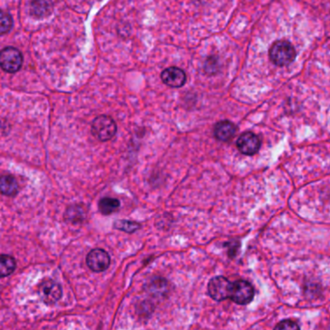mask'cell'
<instances>
[{
    "label": "cell",
    "instance_id": "5b68a950",
    "mask_svg": "<svg viewBox=\"0 0 330 330\" xmlns=\"http://www.w3.org/2000/svg\"><path fill=\"white\" fill-rule=\"evenodd\" d=\"M232 285L233 284L223 276L214 277L208 283V294L216 301L231 298Z\"/></svg>",
    "mask_w": 330,
    "mask_h": 330
},
{
    "label": "cell",
    "instance_id": "3957f363",
    "mask_svg": "<svg viewBox=\"0 0 330 330\" xmlns=\"http://www.w3.org/2000/svg\"><path fill=\"white\" fill-rule=\"evenodd\" d=\"M24 58L19 49L16 47H7L2 49L0 53V65L3 71L16 73L23 66Z\"/></svg>",
    "mask_w": 330,
    "mask_h": 330
},
{
    "label": "cell",
    "instance_id": "e0dca14e",
    "mask_svg": "<svg viewBox=\"0 0 330 330\" xmlns=\"http://www.w3.org/2000/svg\"><path fill=\"white\" fill-rule=\"evenodd\" d=\"M65 217L68 221L76 223L78 221H82L84 215H83V211H82V207L75 206H71L67 209Z\"/></svg>",
    "mask_w": 330,
    "mask_h": 330
},
{
    "label": "cell",
    "instance_id": "7c38bea8",
    "mask_svg": "<svg viewBox=\"0 0 330 330\" xmlns=\"http://www.w3.org/2000/svg\"><path fill=\"white\" fill-rule=\"evenodd\" d=\"M1 193L8 197H14L19 192V185L16 178L12 175H2L0 179Z\"/></svg>",
    "mask_w": 330,
    "mask_h": 330
},
{
    "label": "cell",
    "instance_id": "ac0fdd59",
    "mask_svg": "<svg viewBox=\"0 0 330 330\" xmlns=\"http://www.w3.org/2000/svg\"><path fill=\"white\" fill-rule=\"evenodd\" d=\"M0 31L2 34L9 32L13 26V19L10 14L2 12L0 19Z\"/></svg>",
    "mask_w": 330,
    "mask_h": 330
},
{
    "label": "cell",
    "instance_id": "6da1fadb",
    "mask_svg": "<svg viewBox=\"0 0 330 330\" xmlns=\"http://www.w3.org/2000/svg\"><path fill=\"white\" fill-rule=\"evenodd\" d=\"M269 57L277 66H287L296 57V51L293 46L285 40L275 42L269 49Z\"/></svg>",
    "mask_w": 330,
    "mask_h": 330
},
{
    "label": "cell",
    "instance_id": "2e32d148",
    "mask_svg": "<svg viewBox=\"0 0 330 330\" xmlns=\"http://www.w3.org/2000/svg\"><path fill=\"white\" fill-rule=\"evenodd\" d=\"M114 228L118 231L127 233V234H133V233H136L141 228V224L135 221L118 220L114 223Z\"/></svg>",
    "mask_w": 330,
    "mask_h": 330
},
{
    "label": "cell",
    "instance_id": "d6986e66",
    "mask_svg": "<svg viewBox=\"0 0 330 330\" xmlns=\"http://www.w3.org/2000/svg\"><path fill=\"white\" fill-rule=\"evenodd\" d=\"M299 326L289 320H285L275 327V330H298Z\"/></svg>",
    "mask_w": 330,
    "mask_h": 330
},
{
    "label": "cell",
    "instance_id": "9a60e30c",
    "mask_svg": "<svg viewBox=\"0 0 330 330\" xmlns=\"http://www.w3.org/2000/svg\"><path fill=\"white\" fill-rule=\"evenodd\" d=\"M168 285L165 279L157 278L148 286V291L153 296H164L168 291Z\"/></svg>",
    "mask_w": 330,
    "mask_h": 330
},
{
    "label": "cell",
    "instance_id": "4fadbf2b",
    "mask_svg": "<svg viewBox=\"0 0 330 330\" xmlns=\"http://www.w3.org/2000/svg\"><path fill=\"white\" fill-rule=\"evenodd\" d=\"M120 207V202L115 198H103L99 202V211L103 215H111L118 211Z\"/></svg>",
    "mask_w": 330,
    "mask_h": 330
},
{
    "label": "cell",
    "instance_id": "52a82bcc",
    "mask_svg": "<svg viewBox=\"0 0 330 330\" xmlns=\"http://www.w3.org/2000/svg\"><path fill=\"white\" fill-rule=\"evenodd\" d=\"M87 266L94 272H103L107 270L111 264L109 254L103 249L91 250L86 257Z\"/></svg>",
    "mask_w": 330,
    "mask_h": 330
},
{
    "label": "cell",
    "instance_id": "7a4b0ae2",
    "mask_svg": "<svg viewBox=\"0 0 330 330\" xmlns=\"http://www.w3.org/2000/svg\"><path fill=\"white\" fill-rule=\"evenodd\" d=\"M117 124L108 116H100L95 118L91 125V132L95 138L101 142L112 140L117 134Z\"/></svg>",
    "mask_w": 330,
    "mask_h": 330
},
{
    "label": "cell",
    "instance_id": "9c48e42d",
    "mask_svg": "<svg viewBox=\"0 0 330 330\" xmlns=\"http://www.w3.org/2000/svg\"><path fill=\"white\" fill-rule=\"evenodd\" d=\"M161 79L165 85L173 88H178L185 84L186 74L180 68L168 67L162 72Z\"/></svg>",
    "mask_w": 330,
    "mask_h": 330
},
{
    "label": "cell",
    "instance_id": "ba28073f",
    "mask_svg": "<svg viewBox=\"0 0 330 330\" xmlns=\"http://www.w3.org/2000/svg\"><path fill=\"white\" fill-rule=\"evenodd\" d=\"M236 145L241 153L245 155H254L259 151L260 142L256 134L247 132L238 138Z\"/></svg>",
    "mask_w": 330,
    "mask_h": 330
},
{
    "label": "cell",
    "instance_id": "8992f818",
    "mask_svg": "<svg viewBox=\"0 0 330 330\" xmlns=\"http://www.w3.org/2000/svg\"><path fill=\"white\" fill-rule=\"evenodd\" d=\"M39 295L46 304L51 305L56 303L61 298L62 289L59 284L53 280L47 279L40 284Z\"/></svg>",
    "mask_w": 330,
    "mask_h": 330
},
{
    "label": "cell",
    "instance_id": "30bf717a",
    "mask_svg": "<svg viewBox=\"0 0 330 330\" xmlns=\"http://www.w3.org/2000/svg\"><path fill=\"white\" fill-rule=\"evenodd\" d=\"M236 132V125L228 120L220 121L214 127V135L221 142L231 141L235 137Z\"/></svg>",
    "mask_w": 330,
    "mask_h": 330
},
{
    "label": "cell",
    "instance_id": "5bb4252c",
    "mask_svg": "<svg viewBox=\"0 0 330 330\" xmlns=\"http://www.w3.org/2000/svg\"><path fill=\"white\" fill-rule=\"evenodd\" d=\"M17 263L16 260L8 255L2 254L1 255V260H0V275L1 277H6L12 274L16 269Z\"/></svg>",
    "mask_w": 330,
    "mask_h": 330
},
{
    "label": "cell",
    "instance_id": "277c9868",
    "mask_svg": "<svg viewBox=\"0 0 330 330\" xmlns=\"http://www.w3.org/2000/svg\"><path fill=\"white\" fill-rule=\"evenodd\" d=\"M254 288L245 280H238L232 285L231 299L240 305H246L254 298Z\"/></svg>",
    "mask_w": 330,
    "mask_h": 330
},
{
    "label": "cell",
    "instance_id": "ffe728a7",
    "mask_svg": "<svg viewBox=\"0 0 330 330\" xmlns=\"http://www.w3.org/2000/svg\"><path fill=\"white\" fill-rule=\"evenodd\" d=\"M239 245H240V243L238 241H233V242H230L229 244H227V246L229 247L228 254L231 258L235 257L237 254V248H239Z\"/></svg>",
    "mask_w": 330,
    "mask_h": 330
},
{
    "label": "cell",
    "instance_id": "8fae6325",
    "mask_svg": "<svg viewBox=\"0 0 330 330\" xmlns=\"http://www.w3.org/2000/svg\"><path fill=\"white\" fill-rule=\"evenodd\" d=\"M53 4L51 0H31L30 14L37 19H44L52 12Z\"/></svg>",
    "mask_w": 330,
    "mask_h": 330
}]
</instances>
